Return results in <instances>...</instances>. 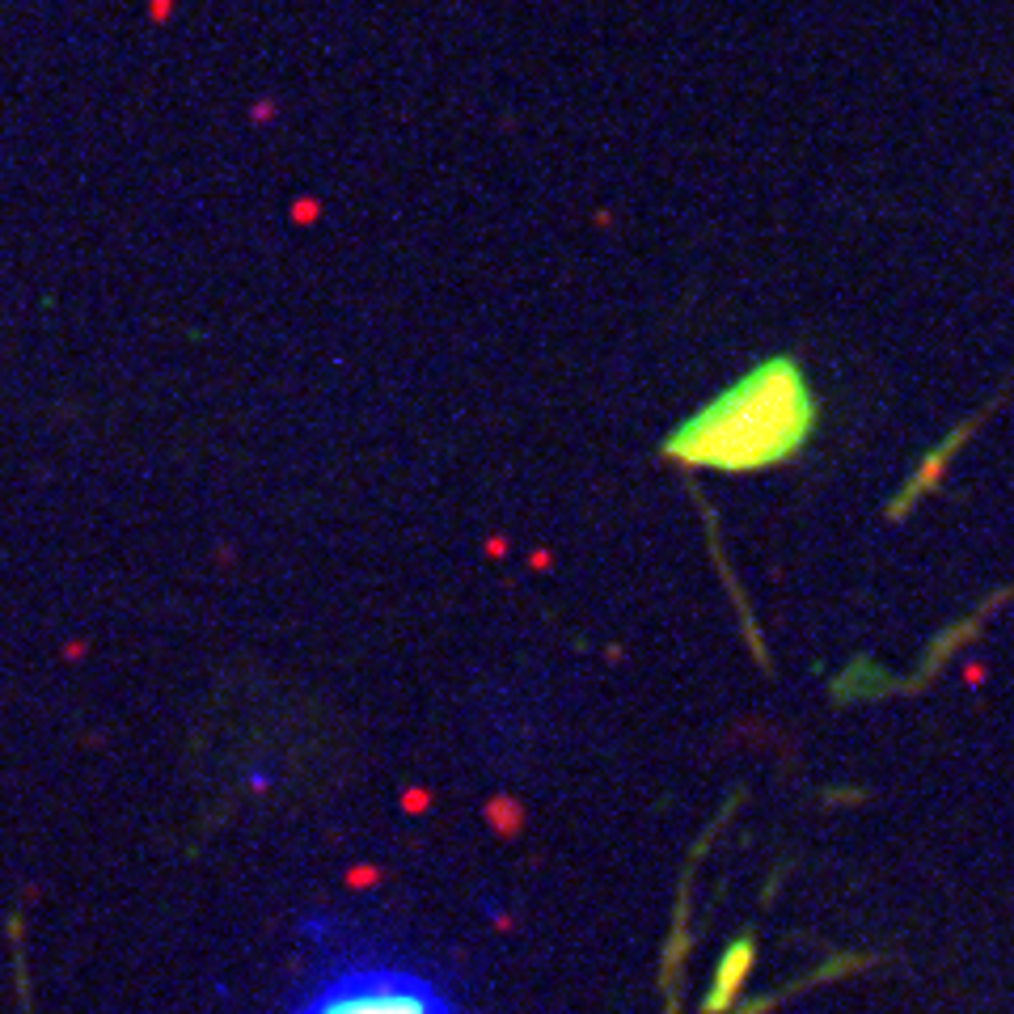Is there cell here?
<instances>
[{
	"instance_id": "6da1fadb",
	"label": "cell",
	"mask_w": 1014,
	"mask_h": 1014,
	"mask_svg": "<svg viewBox=\"0 0 1014 1014\" xmlns=\"http://www.w3.org/2000/svg\"><path fill=\"white\" fill-rule=\"evenodd\" d=\"M812 422L816 401L803 368L795 359H769L685 422L673 436V453L715 469H757L791 457Z\"/></svg>"
},
{
	"instance_id": "7a4b0ae2",
	"label": "cell",
	"mask_w": 1014,
	"mask_h": 1014,
	"mask_svg": "<svg viewBox=\"0 0 1014 1014\" xmlns=\"http://www.w3.org/2000/svg\"><path fill=\"white\" fill-rule=\"evenodd\" d=\"M288 1014H461L457 1002L398 960H342L326 968Z\"/></svg>"
}]
</instances>
